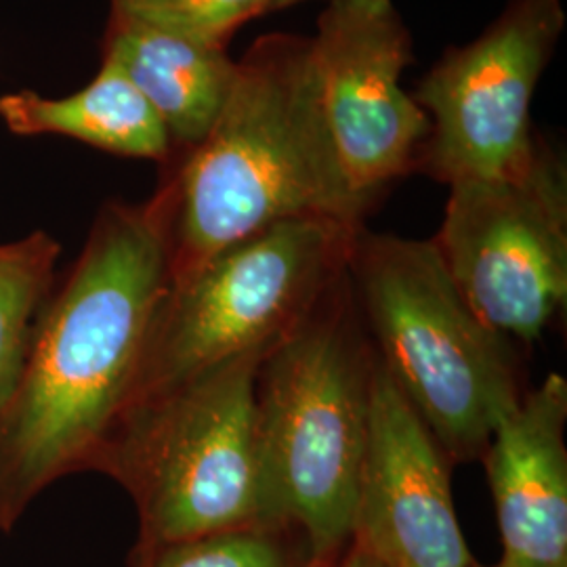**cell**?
Listing matches in <instances>:
<instances>
[{
    "mask_svg": "<svg viewBox=\"0 0 567 567\" xmlns=\"http://www.w3.org/2000/svg\"><path fill=\"white\" fill-rule=\"evenodd\" d=\"M339 301L341 282L267 353L257 389L267 484L313 561L351 545L374 370Z\"/></svg>",
    "mask_w": 567,
    "mask_h": 567,
    "instance_id": "cell-5",
    "label": "cell"
},
{
    "mask_svg": "<svg viewBox=\"0 0 567 567\" xmlns=\"http://www.w3.org/2000/svg\"><path fill=\"white\" fill-rule=\"evenodd\" d=\"M351 543L385 567H475L450 487V458L374 358Z\"/></svg>",
    "mask_w": 567,
    "mask_h": 567,
    "instance_id": "cell-10",
    "label": "cell"
},
{
    "mask_svg": "<svg viewBox=\"0 0 567 567\" xmlns=\"http://www.w3.org/2000/svg\"><path fill=\"white\" fill-rule=\"evenodd\" d=\"M567 381L548 374L496 425L487 482L503 536V561L567 567Z\"/></svg>",
    "mask_w": 567,
    "mask_h": 567,
    "instance_id": "cell-11",
    "label": "cell"
},
{
    "mask_svg": "<svg viewBox=\"0 0 567 567\" xmlns=\"http://www.w3.org/2000/svg\"><path fill=\"white\" fill-rule=\"evenodd\" d=\"M383 567H385V566H383Z\"/></svg>",
    "mask_w": 567,
    "mask_h": 567,
    "instance_id": "cell-21",
    "label": "cell"
},
{
    "mask_svg": "<svg viewBox=\"0 0 567 567\" xmlns=\"http://www.w3.org/2000/svg\"><path fill=\"white\" fill-rule=\"evenodd\" d=\"M103 60L118 65L163 121L173 145L204 142L236 81L227 47L112 20Z\"/></svg>",
    "mask_w": 567,
    "mask_h": 567,
    "instance_id": "cell-12",
    "label": "cell"
},
{
    "mask_svg": "<svg viewBox=\"0 0 567 567\" xmlns=\"http://www.w3.org/2000/svg\"><path fill=\"white\" fill-rule=\"evenodd\" d=\"M360 229L330 219L284 221L171 280L126 410L225 360L280 343L347 276Z\"/></svg>",
    "mask_w": 567,
    "mask_h": 567,
    "instance_id": "cell-6",
    "label": "cell"
},
{
    "mask_svg": "<svg viewBox=\"0 0 567 567\" xmlns=\"http://www.w3.org/2000/svg\"><path fill=\"white\" fill-rule=\"evenodd\" d=\"M484 324L536 341L567 299V173L538 140L529 163L496 179L450 185L433 240Z\"/></svg>",
    "mask_w": 567,
    "mask_h": 567,
    "instance_id": "cell-7",
    "label": "cell"
},
{
    "mask_svg": "<svg viewBox=\"0 0 567 567\" xmlns=\"http://www.w3.org/2000/svg\"><path fill=\"white\" fill-rule=\"evenodd\" d=\"M564 30L561 0H511L475 41L447 49L412 95L431 122L416 168L446 185L524 168L540 140L532 100Z\"/></svg>",
    "mask_w": 567,
    "mask_h": 567,
    "instance_id": "cell-8",
    "label": "cell"
},
{
    "mask_svg": "<svg viewBox=\"0 0 567 567\" xmlns=\"http://www.w3.org/2000/svg\"><path fill=\"white\" fill-rule=\"evenodd\" d=\"M316 564L295 527L221 532L179 543L137 547L133 567H311Z\"/></svg>",
    "mask_w": 567,
    "mask_h": 567,
    "instance_id": "cell-15",
    "label": "cell"
},
{
    "mask_svg": "<svg viewBox=\"0 0 567 567\" xmlns=\"http://www.w3.org/2000/svg\"><path fill=\"white\" fill-rule=\"evenodd\" d=\"M173 208L171 179L147 203L105 204L42 307L0 410V532L61 477L93 468L118 425L171 284Z\"/></svg>",
    "mask_w": 567,
    "mask_h": 567,
    "instance_id": "cell-1",
    "label": "cell"
},
{
    "mask_svg": "<svg viewBox=\"0 0 567 567\" xmlns=\"http://www.w3.org/2000/svg\"><path fill=\"white\" fill-rule=\"evenodd\" d=\"M379 362L450 461H475L517 402L513 349L468 307L433 240L360 229L349 257Z\"/></svg>",
    "mask_w": 567,
    "mask_h": 567,
    "instance_id": "cell-4",
    "label": "cell"
},
{
    "mask_svg": "<svg viewBox=\"0 0 567 567\" xmlns=\"http://www.w3.org/2000/svg\"><path fill=\"white\" fill-rule=\"evenodd\" d=\"M299 2H305V0H267V4H269V11H280V9H288V7H295V4H299Z\"/></svg>",
    "mask_w": 567,
    "mask_h": 567,
    "instance_id": "cell-18",
    "label": "cell"
},
{
    "mask_svg": "<svg viewBox=\"0 0 567 567\" xmlns=\"http://www.w3.org/2000/svg\"><path fill=\"white\" fill-rule=\"evenodd\" d=\"M494 567H515V566H508V564H505V561H501V564H498V566H494Z\"/></svg>",
    "mask_w": 567,
    "mask_h": 567,
    "instance_id": "cell-19",
    "label": "cell"
},
{
    "mask_svg": "<svg viewBox=\"0 0 567 567\" xmlns=\"http://www.w3.org/2000/svg\"><path fill=\"white\" fill-rule=\"evenodd\" d=\"M0 118L16 135H61L131 158L166 161L175 147L154 107L107 60L93 81L68 97L51 100L34 91L2 95Z\"/></svg>",
    "mask_w": 567,
    "mask_h": 567,
    "instance_id": "cell-13",
    "label": "cell"
},
{
    "mask_svg": "<svg viewBox=\"0 0 567 567\" xmlns=\"http://www.w3.org/2000/svg\"><path fill=\"white\" fill-rule=\"evenodd\" d=\"M177 280L231 244L292 219L362 227L326 126L309 37L267 34L238 61L224 110L171 177Z\"/></svg>",
    "mask_w": 567,
    "mask_h": 567,
    "instance_id": "cell-2",
    "label": "cell"
},
{
    "mask_svg": "<svg viewBox=\"0 0 567 567\" xmlns=\"http://www.w3.org/2000/svg\"><path fill=\"white\" fill-rule=\"evenodd\" d=\"M309 42L344 177L372 204L416 168L431 131L425 110L402 89L412 61L408 25L393 0H330Z\"/></svg>",
    "mask_w": 567,
    "mask_h": 567,
    "instance_id": "cell-9",
    "label": "cell"
},
{
    "mask_svg": "<svg viewBox=\"0 0 567 567\" xmlns=\"http://www.w3.org/2000/svg\"><path fill=\"white\" fill-rule=\"evenodd\" d=\"M475 567H484V566H480V564H477V566H475Z\"/></svg>",
    "mask_w": 567,
    "mask_h": 567,
    "instance_id": "cell-20",
    "label": "cell"
},
{
    "mask_svg": "<svg viewBox=\"0 0 567 567\" xmlns=\"http://www.w3.org/2000/svg\"><path fill=\"white\" fill-rule=\"evenodd\" d=\"M60 252L47 231L0 244V410L20 381L42 307L55 288Z\"/></svg>",
    "mask_w": 567,
    "mask_h": 567,
    "instance_id": "cell-14",
    "label": "cell"
},
{
    "mask_svg": "<svg viewBox=\"0 0 567 567\" xmlns=\"http://www.w3.org/2000/svg\"><path fill=\"white\" fill-rule=\"evenodd\" d=\"M276 344L225 360L122 414L93 471L133 498L137 547L290 527L267 484L259 431V372Z\"/></svg>",
    "mask_w": 567,
    "mask_h": 567,
    "instance_id": "cell-3",
    "label": "cell"
},
{
    "mask_svg": "<svg viewBox=\"0 0 567 567\" xmlns=\"http://www.w3.org/2000/svg\"><path fill=\"white\" fill-rule=\"evenodd\" d=\"M112 20L227 47L246 21L269 13L267 0H110Z\"/></svg>",
    "mask_w": 567,
    "mask_h": 567,
    "instance_id": "cell-16",
    "label": "cell"
},
{
    "mask_svg": "<svg viewBox=\"0 0 567 567\" xmlns=\"http://www.w3.org/2000/svg\"><path fill=\"white\" fill-rule=\"evenodd\" d=\"M311 567H383L374 557H370L364 548L358 547L355 543H351L344 548L341 555L326 559V561H316Z\"/></svg>",
    "mask_w": 567,
    "mask_h": 567,
    "instance_id": "cell-17",
    "label": "cell"
}]
</instances>
